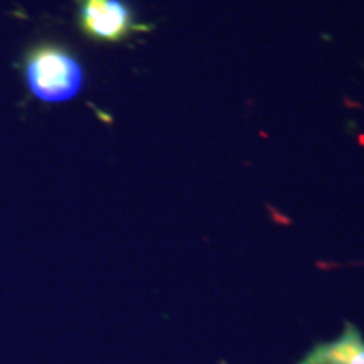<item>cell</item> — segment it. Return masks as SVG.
Returning <instances> with one entry per match:
<instances>
[{"label": "cell", "instance_id": "1", "mask_svg": "<svg viewBox=\"0 0 364 364\" xmlns=\"http://www.w3.org/2000/svg\"><path fill=\"white\" fill-rule=\"evenodd\" d=\"M24 80L31 95L41 102L63 103L78 97L85 83V71L66 48L43 43L26 54Z\"/></svg>", "mask_w": 364, "mask_h": 364}, {"label": "cell", "instance_id": "2", "mask_svg": "<svg viewBox=\"0 0 364 364\" xmlns=\"http://www.w3.org/2000/svg\"><path fill=\"white\" fill-rule=\"evenodd\" d=\"M78 21L88 38L105 43H118L135 31L149 29L136 24L124 0H78Z\"/></svg>", "mask_w": 364, "mask_h": 364}, {"label": "cell", "instance_id": "3", "mask_svg": "<svg viewBox=\"0 0 364 364\" xmlns=\"http://www.w3.org/2000/svg\"><path fill=\"white\" fill-rule=\"evenodd\" d=\"M318 348L341 364H364V338L349 322L338 338L321 343Z\"/></svg>", "mask_w": 364, "mask_h": 364}, {"label": "cell", "instance_id": "4", "mask_svg": "<svg viewBox=\"0 0 364 364\" xmlns=\"http://www.w3.org/2000/svg\"><path fill=\"white\" fill-rule=\"evenodd\" d=\"M297 364H341V363L336 361V359H332L331 356H327V354L318 348V344H316Z\"/></svg>", "mask_w": 364, "mask_h": 364}]
</instances>
